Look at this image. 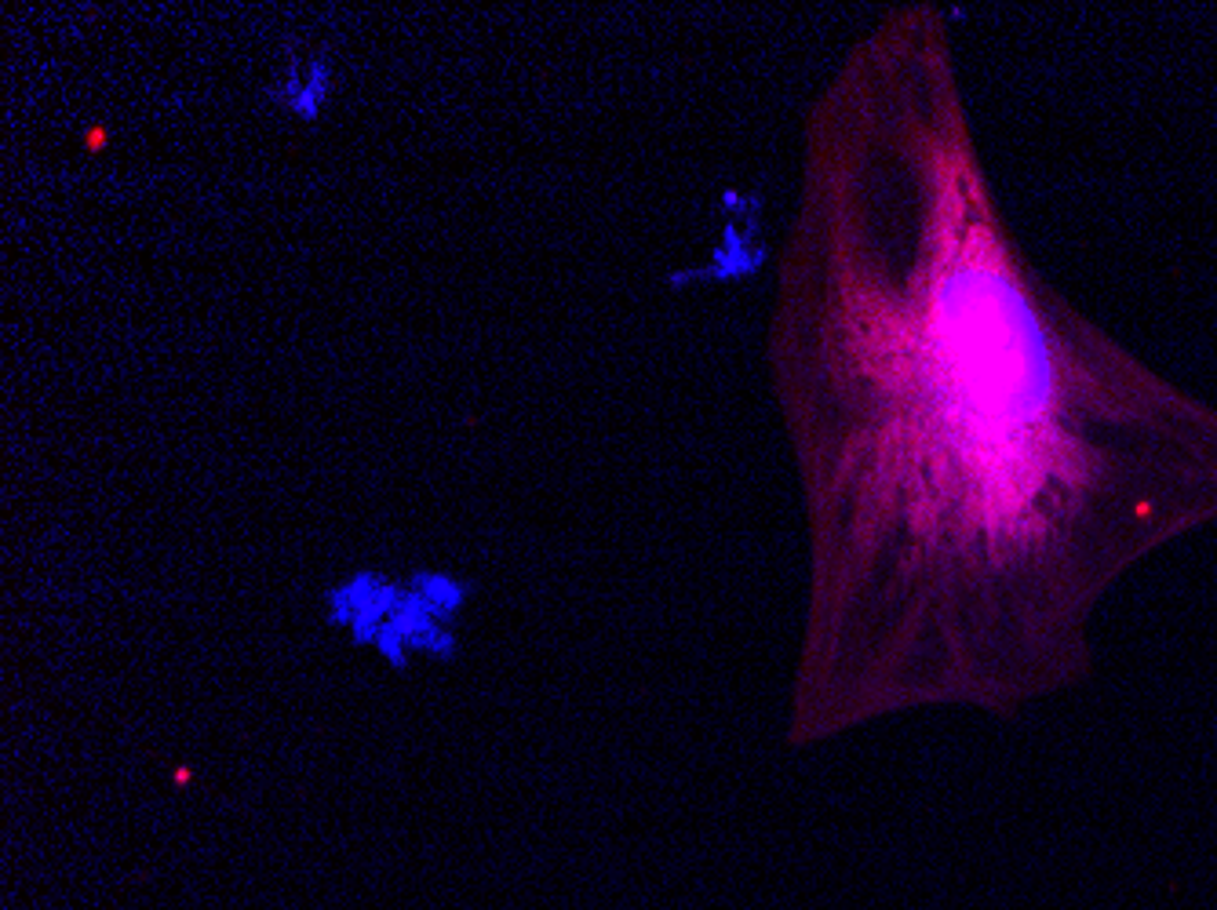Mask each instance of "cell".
Returning <instances> with one entry per match:
<instances>
[{
  "mask_svg": "<svg viewBox=\"0 0 1217 910\" xmlns=\"http://www.w3.org/2000/svg\"><path fill=\"white\" fill-rule=\"evenodd\" d=\"M329 88H332V70L325 59H310L307 62V81H303V91H299V99L288 107V113H296L303 124H313L325 110V99H329Z\"/></svg>",
  "mask_w": 1217,
  "mask_h": 910,
  "instance_id": "obj_1",
  "label": "cell"
},
{
  "mask_svg": "<svg viewBox=\"0 0 1217 910\" xmlns=\"http://www.w3.org/2000/svg\"><path fill=\"white\" fill-rule=\"evenodd\" d=\"M412 587H416V593H420V598L430 604V609H435V616H438V619H449V616L463 604V598H467L460 583H452V579H445V576H438V572H430V576H427V572H423V576H416V579H412Z\"/></svg>",
  "mask_w": 1217,
  "mask_h": 910,
  "instance_id": "obj_2",
  "label": "cell"
},
{
  "mask_svg": "<svg viewBox=\"0 0 1217 910\" xmlns=\"http://www.w3.org/2000/svg\"><path fill=\"white\" fill-rule=\"evenodd\" d=\"M966 262H970L974 270H1002V259H999V248L996 241H991L988 230H974L970 241H966Z\"/></svg>",
  "mask_w": 1217,
  "mask_h": 910,
  "instance_id": "obj_3",
  "label": "cell"
},
{
  "mask_svg": "<svg viewBox=\"0 0 1217 910\" xmlns=\"http://www.w3.org/2000/svg\"><path fill=\"white\" fill-rule=\"evenodd\" d=\"M107 142H110V136H107V128H88V136H84V147L91 150V153H99L102 147H107Z\"/></svg>",
  "mask_w": 1217,
  "mask_h": 910,
  "instance_id": "obj_4",
  "label": "cell"
},
{
  "mask_svg": "<svg viewBox=\"0 0 1217 910\" xmlns=\"http://www.w3.org/2000/svg\"><path fill=\"white\" fill-rule=\"evenodd\" d=\"M176 783H190V769H187V764H182V769L176 772Z\"/></svg>",
  "mask_w": 1217,
  "mask_h": 910,
  "instance_id": "obj_5",
  "label": "cell"
}]
</instances>
